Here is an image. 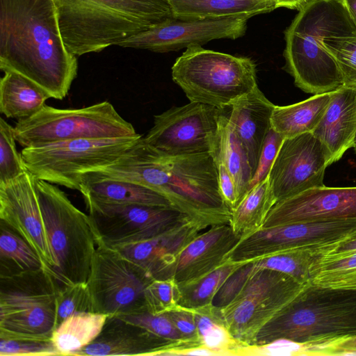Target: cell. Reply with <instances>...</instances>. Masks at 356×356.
I'll return each instance as SVG.
<instances>
[{"mask_svg":"<svg viewBox=\"0 0 356 356\" xmlns=\"http://www.w3.org/2000/svg\"><path fill=\"white\" fill-rule=\"evenodd\" d=\"M165 313L186 342L193 346H202L192 309L177 305Z\"/></svg>","mask_w":356,"mask_h":356,"instance_id":"cell-45","label":"cell"},{"mask_svg":"<svg viewBox=\"0 0 356 356\" xmlns=\"http://www.w3.org/2000/svg\"><path fill=\"white\" fill-rule=\"evenodd\" d=\"M355 339H356V337H355Z\"/></svg>","mask_w":356,"mask_h":356,"instance_id":"cell-51","label":"cell"},{"mask_svg":"<svg viewBox=\"0 0 356 356\" xmlns=\"http://www.w3.org/2000/svg\"><path fill=\"white\" fill-rule=\"evenodd\" d=\"M87 312H92L87 282L60 286L56 298V327L72 314Z\"/></svg>","mask_w":356,"mask_h":356,"instance_id":"cell-39","label":"cell"},{"mask_svg":"<svg viewBox=\"0 0 356 356\" xmlns=\"http://www.w3.org/2000/svg\"><path fill=\"white\" fill-rule=\"evenodd\" d=\"M131 136L72 139L24 147L21 155L34 177L80 191L84 173L118 159L139 139Z\"/></svg>","mask_w":356,"mask_h":356,"instance_id":"cell-9","label":"cell"},{"mask_svg":"<svg viewBox=\"0 0 356 356\" xmlns=\"http://www.w3.org/2000/svg\"><path fill=\"white\" fill-rule=\"evenodd\" d=\"M107 316L92 312L72 314L54 329L51 342L60 355L74 356L97 338Z\"/></svg>","mask_w":356,"mask_h":356,"instance_id":"cell-30","label":"cell"},{"mask_svg":"<svg viewBox=\"0 0 356 356\" xmlns=\"http://www.w3.org/2000/svg\"><path fill=\"white\" fill-rule=\"evenodd\" d=\"M310 0H275L276 8H286L298 11L302 9Z\"/></svg>","mask_w":356,"mask_h":356,"instance_id":"cell-48","label":"cell"},{"mask_svg":"<svg viewBox=\"0 0 356 356\" xmlns=\"http://www.w3.org/2000/svg\"><path fill=\"white\" fill-rule=\"evenodd\" d=\"M356 26V0H342Z\"/></svg>","mask_w":356,"mask_h":356,"instance_id":"cell-49","label":"cell"},{"mask_svg":"<svg viewBox=\"0 0 356 356\" xmlns=\"http://www.w3.org/2000/svg\"><path fill=\"white\" fill-rule=\"evenodd\" d=\"M215 155L223 161L232 176L238 204L249 191L253 173L245 150L224 113L220 116L218 147L212 156Z\"/></svg>","mask_w":356,"mask_h":356,"instance_id":"cell-31","label":"cell"},{"mask_svg":"<svg viewBox=\"0 0 356 356\" xmlns=\"http://www.w3.org/2000/svg\"><path fill=\"white\" fill-rule=\"evenodd\" d=\"M241 238L229 224L213 225L198 234L180 252L172 268L178 284L197 279L218 268Z\"/></svg>","mask_w":356,"mask_h":356,"instance_id":"cell-22","label":"cell"},{"mask_svg":"<svg viewBox=\"0 0 356 356\" xmlns=\"http://www.w3.org/2000/svg\"><path fill=\"white\" fill-rule=\"evenodd\" d=\"M206 227L188 220L154 238L119 247L118 250L153 280L172 278V266L182 250Z\"/></svg>","mask_w":356,"mask_h":356,"instance_id":"cell-21","label":"cell"},{"mask_svg":"<svg viewBox=\"0 0 356 356\" xmlns=\"http://www.w3.org/2000/svg\"><path fill=\"white\" fill-rule=\"evenodd\" d=\"M0 220L26 240L40 257L43 268L55 276L54 259L34 188V177L28 170L0 185Z\"/></svg>","mask_w":356,"mask_h":356,"instance_id":"cell-18","label":"cell"},{"mask_svg":"<svg viewBox=\"0 0 356 356\" xmlns=\"http://www.w3.org/2000/svg\"><path fill=\"white\" fill-rule=\"evenodd\" d=\"M14 128L16 140L23 147L72 139L137 134L132 124L108 101L79 108H58L45 104L34 115L18 120Z\"/></svg>","mask_w":356,"mask_h":356,"instance_id":"cell-10","label":"cell"},{"mask_svg":"<svg viewBox=\"0 0 356 356\" xmlns=\"http://www.w3.org/2000/svg\"><path fill=\"white\" fill-rule=\"evenodd\" d=\"M356 232V219L308 221L261 228L241 239L228 254L245 263L282 250L333 244Z\"/></svg>","mask_w":356,"mask_h":356,"instance_id":"cell-15","label":"cell"},{"mask_svg":"<svg viewBox=\"0 0 356 356\" xmlns=\"http://www.w3.org/2000/svg\"><path fill=\"white\" fill-rule=\"evenodd\" d=\"M202 346L221 355H237L243 346L232 336L227 328L220 309L212 304L192 309Z\"/></svg>","mask_w":356,"mask_h":356,"instance_id":"cell-33","label":"cell"},{"mask_svg":"<svg viewBox=\"0 0 356 356\" xmlns=\"http://www.w3.org/2000/svg\"><path fill=\"white\" fill-rule=\"evenodd\" d=\"M241 264L227 260L218 268L197 279L179 284L180 298L178 305L193 309L211 304L223 283Z\"/></svg>","mask_w":356,"mask_h":356,"instance_id":"cell-35","label":"cell"},{"mask_svg":"<svg viewBox=\"0 0 356 356\" xmlns=\"http://www.w3.org/2000/svg\"><path fill=\"white\" fill-rule=\"evenodd\" d=\"M0 68L28 78L51 98L63 99L77 76L54 0H0Z\"/></svg>","mask_w":356,"mask_h":356,"instance_id":"cell-2","label":"cell"},{"mask_svg":"<svg viewBox=\"0 0 356 356\" xmlns=\"http://www.w3.org/2000/svg\"><path fill=\"white\" fill-rule=\"evenodd\" d=\"M43 268L31 246L18 233L0 220V275Z\"/></svg>","mask_w":356,"mask_h":356,"instance_id":"cell-34","label":"cell"},{"mask_svg":"<svg viewBox=\"0 0 356 356\" xmlns=\"http://www.w3.org/2000/svg\"><path fill=\"white\" fill-rule=\"evenodd\" d=\"M224 113L211 105L190 102L154 115L144 140L169 154L210 153L218 147L219 120Z\"/></svg>","mask_w":356,"mask_h":356,"instance_id":"cell-14","label":"cell"},{"mask_svg":"<svg viewBox=\"0 0 356 356\" xmlns=\"http://www.w3.org/2000/svg\"><path fill=\"white\" fill-rule=\"evenodd\" d=\"M356 219V186L312 188L277 202L263 227L284 224Z\"/></svg>","mask_w":356,"mask_h":356,"instance_id":"cell-19","label":"cell"},{"mask_svg":"<svg viewBox=\"0 0 356 356\" xmlns=\"http://www.w3.org/2000/svg\"><path fill=\"white\" fill-rule=\"evenodd\" d=\"M305 286L283 273L257 270L232 301L220 309L224 323L234 339L253 345L259 330Z\"/></svg>","mask_w":356,"mask_h":356,"instance_id":"cell-11","label":"cell"},{"mask_svg":"<svg viewBox=\"0 0 356 356\" xmlns=\"http://www.w3.org/2000/svg\"><path fill=\"white\" fill-rule=\"evenodd\" d=\"M354 251H356V232L342 241L323 246V256H339Z\"/></svg>","mask_w":356,"mask_h":356,"instance_id":"cell-47","label":"cell"},{"mask_svg":"<svg viewBox=\"0 0 356 356\" xmlns=\"http://www.w3.org/2000/svg\"><path fill=\"white\" fill-rule=\"evenodd\" d=\"M94 172L149 188L206 227L229 224L232 211L221 196L217 165L210 153L169 154L142 136L115 161Z\"/></svg>","mask_w":356,"mask_h":356,"instance_id":"cell-1","label":"cell"},{"mask_svg":"<svg viewBox=\"0 0 356 356\" xmlns=\"http://www.w3.org/2000/svg\"><path fill=\"white\" fill-rule=\"evenodd\" d=\"M175 17L184 19L252 17L276 9L275 0H168Z\"/></svg>","mask_w":356,"mask_h":356,"instance_id":"cell-26","label":"cell"},{"mask_svg":"<svg viewBox=\"0 0 356 356\" xmlns=\"http://www.w3.org/2000/svg\"><path fill=\"white\" fill-rule=\"evenodd\" d=\"M83 197L97 245L111 249L154 238L193 220L172 207L106 203Z\"/></svg>","mask_w":356,"mask_h":356,"instance_id":"cell-12","label":"cell"},{"mask_svg":"<svg viewBox=\"0 0 356 356\" xmlns=\"http://www.w3.org/2000/svg\"><path fill=\"white\" fill-rule=\"evenodd\" d=\"M152 280L118 250L97 245L87 281L92 312L115 316L147 312L145 290Z\"/></svg>","mask_w":356,"mask_h":356,"instance_id":"cell-13","label":"cell"},{"mask_svg":"<svg viewBox=\"0 0 356 356\" xmlns=\"http://www.w3.org/2000/svg\"><path fill=\"white\" fill-rule=\"evenodd\" d=\"M131 323L141 326L149 332L164 339L186 343L174 326L166 313L153 314L148 312L118 316Z\"/></svg>","mask_w":356,"mask_h":356,"instance_id":"cell-41","label":"cell"},{"mask_svg":"<svg viewBox=\"0 0 356 356\" xmlns=\"http://www.w3.org/2000/svg\"><path fill=\"white\" fill-rule=\"evenodd\" d=\"M284 140V138L271 127L264 141L249 190L269 175Z\"/></svg>","mask_w":356,"mask_h":356,"instance_id":"cell-44","label":"cell"},{"mask_svg":"<svg viewBox=\"0 0 356 356\" xmlns=\"http://www.w3.org/2000/svg\"><path fill=\"white\" fill-rule=\"evenodd\" d=\"M322 246H309L275 252L253 260L257 270L270 269L286 274L302 285L311 282V268L322 257Z\"/></svg>","mask_w":356,"mask_h":356,"instance_id":"cell-32","label":"cell"},{"mask_svg":"<svg viewBox=\"0 0 356 356\" xmlns=\"http://www.w3.org/2000/svg\"><path fill=\"white\" fill-rule=\"evenodd\" d=\"M257 270L253 261L242 263L223 283L214 296L211 304L220 309L227 306L237 296L252 274Z\"/></svg>","mask_w":356,"mask_h":356,"instance_id":"cell-42","label":"cell"},{"mask_svg":"<svg viewBox=\"0 0 356 356\" xmlns=\"http://www.w3.org/2000/svg\"><path fill=\"white\" fill-rule=\"evenodd\" d=\"M323 43L338 65L344 86L356 90V31L327 37Z\"/></svg>","mask_w":356,"mask_h":356,"instance_id":"cell-37","label":"cell"},{"mask_svg":"<svg viewBox=\"0 0 356 356\" xmlns=\"http://www.w3.org/2000/svg\"><path fill=\"white\" fill-rule=\"evenodd\" d=\"M194 347L161 337L120 317L108 316L97 338L74 356H161L168 350Z\"/></svg>","mask_w":356,"mask_h":356,"instance_id":"cell-20","label":"cell"},{"mask_svg":"<svg viewBox=\"0 0 356 356\" xmlns=\"http://www.w3.org/2000/svg\"><path fill=\"white\" fill-rule=\"evenodd\" d=\"M355 31L342 0H310L285 30L284 70L307 93L315 95L339 90L344 86L343 76L323 40Z\"/></svg>","mask_w":356,"mask_h":356,"instance_id":"cell-4","label":"cell"},{"mask_svg":"<svg viewBox=\"0 0 356 356\" xmlns=\"http://www.w3.org/2000/svg\"><path fill=\"white\" fill-rule=\"evenodd\" d=\"M276 202L268 175L251 188L232 211L229 225L234 234L242 239L261 229Z\"/></svg>","mask_w":356,"mask_h":356,"instance_id":"cell-29","label":"cell"},{"mask_svg":"<svg viewBox=\"0 0 356 356\" xmlns=\"http://www.w3.org/2000/svg\"><path fill=\"white\" fill-rule=\"evenodd\" d=\"M275 106L258 86L230 106L229 123L245 150L253 175L264 141L271 129Z\"/></svg>","mask_w":356,"mask_h":356,"instance_id":"cell-24","label":"cell"},{"mask_svg":"<svg viewBox=\"0 0 356 356\" xmlns=\"http://www.w3.org/2000/svg\"><path fill=\"white\" fill-rule=\"evenodd\" d=\"M328 165L325 149L312 132L284 138L269 173L276 202L324 186Z\"/></svg>","mask_w":356,"mask_h":356,"instance_id":"cell-17","label":"cell"},{"mask_svg":"<svg viewBox=\"0 0 356 356\" xmlns=\"http://www.w3.org/2000/svg\"><path fill=\"white\" fill-rule=\"evenodd\" d=\"M64 44L79 56L119 45L174 17L168 0H54Z\"/></svg>","mask_w":356,"mask_h":356,"instance_id":"cell-3","label":"cell"},{"mask_svg":"<svg viewBox=\"0 0 356 356\" xmlns=\"http://www.w3.org/2000/svg\"><path fill=\"white\" fill-rule=\"evenodd\" d=\"M34 188L60 286L87 282L97 248L88 215L53 184L34 177Z\"/></svg>","mask_w":356,"mask_h":356,"instance_id":"cell-6","label":"cell"},{"mask_svg":"<svg viewBox=\"0 0 356 356\" xmlns=\"http://www.w3.org/2000/svg\"><path fill=\"white\" fill-rule=\"evenodd\" d=\"M332 92L315 95L288 106H275L271 116V127L284 138L312 132L321 120Z\"/></svg>","mask_w":356,"mask_h":356,"instance_id":"cell-28","label":"cell"},{"mask_svg":"<svg viewBox=\"0 0 356 356\" xmlns=\"http://www.w3.org/2000/svg\"><path fill=\"white\" fill-rule=\"evenodd\" d=\"M172 78L190 102L221 109L258 86L254 62L248 57L192 46L177 58Z\"/></svg>","mask_w":356,"mask_h":356,"instance_id":"cell-7","label":"cell"},{"mask_svg":"<svg viewBox=\"0 0 356 356\" xmlns=\"http://www.w3.org/2000/svg\"><path fill=\"white\" fill-rule=\"evenodd\" d=\"M80 192L83 196L106 203L172 207L164 196L149 188L104 177L94 171L82 175Z\"/></svg>","mask_w":356,"mask_h":356,"instance_id":"cell-25","label":"cell"},{"mask_svg":"<svg viewBox=\"0 0 356 356\" xmlns=\"http://www.w3.org/2000/svg\"><path fill=\"white\" fill-rule=\"evenodd\" d=\"M249 19H184L174 16L125 40L118 46L163 53L201 46L213 40H235L245 34Z\"/></svg>","mask_w":356,"mask_h":356,"instance_id":"cell-16","label":"cell"},{"mask_svg":"<svg viewBox=\"0 0 356 356\" xmlns=\"http://www.w3.org/2000/svg\"><path fill=\"white\" fill-rule=\"evenodd\" d=\"M355 336L356 291L309 283L259 330L253 345L283 339L325 349Z\"/></svg>","mask_w":356,"mask_h":356,"instance_id":"cell-5","label":"cell"},{"mask_svg":"<svg viewBox=\"0 0 356 356\" xmlns=\"http://www.w3.org/2000/svg\"><path fill=\"white\" fill-rule=\"evenodd\" d=\"M15 128L0 118V185L10 182L27 170L16 147Z\"/></svg>","mask_w":356,"mask_h":356,"instance_id":"cell-38","label":"cell"},{"mask_svg":"<svg viewBox=\"0 0 356 356\" xmlns=\"http://www.w3.org/2000/svg\"><path fill=\"white\" fill-rule=\"evenodd\" d=\"M312 133L323 145L329 165L353 147L356 134V90L343 86L332 92L329 105Z\"/></svg>","mask_w":356,"mask_h":356,"instance_id":"cell-23","label":"cell"},{"mask_svg":"<svg viewBox=\"0 0 356 356\" xmlns=\"http://www.w3.org/2000/svg\"><path fill=\"white\" fill-rule=\"evenodd\" d=\"M218 168L219 189L225 204L232 211L237 204V195L234 179L223 161L218 156H213Z\"/></svg>","mask_w":356,"mask_h":356,"instance_id":"cell-46","label":"cell"},{"mask_svg":"<svg viewBox=\"0 0 356 356\" xmlns=\"http://www.w3.org/2000/svg\"><path fill=\"white\" fill-rule=\"evenodd\" d=\"M60 355L51 341L0 339V356Z\"/></svg>","mask_w":356,"mask_h":356,"instance_id":"cell-43","label":"cell"},{"mask_svg":"<svg viewBox=\"0 0 356 356\" xmlns=\"http://www.w3.org/2000/svg\"><path fill=\"white\" fill-rule=\"evenodd\" d=\"M49 95L24 76L4 72L0 81V112L8 118H29L39 111Z\"/></svg>","mask_w":356,"mask_h":356,"instance_id":"cell-27","label":"cell"},{"mask_svg":"<svg viewBox=\"0 0 356 356\" xmlns=\"http://www.w3.org/2000/svg\"><path fill=\"white\" fill-rule=\"evenodd\" d=\"M179 298V284L174 278L153 280L145 290L147 311L153 314L174 309L178 305Z\"/></svg>","mask_w":356,"mask_h":356,"instance_id":"cell-40","label":"cell"},{"mask_svg":"<svg viewBox=\"0 0 356 356\" xmlns=\"http://www.w3.org/2000/svg\"><path fill=\"white\" fill-rule=\"evenodd\" d=\"M310 283L356 291V251L321 257L311 268Z\"/></svg>","mask_w":356,"mask_h":356,"instance_id":"cell-36","label":"cell"},{"mask_svg":"<svg viewBox=\"0 0 356 356\" xmlns=\"http://www.w3.org/2000/svg\"><path fill=\"white\" fill-rule=\"evenodd\" d=\"M59 288L44 268L0 275V339L51 341Z\"/></svg>","mask_w":356,"mask_h":356,"instance_id":"cell-8","label":"cell"},{"mask_svg":"<svg viewBox=\"0 0 356 356\" xmlns=\"http://www.w3.org/2000/svg\"><path fill=\"white\" fill-rule=\"evenodd\" d=\"M353 147L354 148V150H355V152L356 153V134H355V140H354V144H353Z\"/></svg>","mask_w":356,"mask_h":356,"instance_id":"cell-50","label":"cell"}]
</instances>
